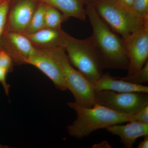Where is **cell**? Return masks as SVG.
Segmentation results:
<instances>
[{"label":"cell","mask_w":148,"mask_h":148,"mask_svg":"<svg viewBox=\"0 0 148 148\" xmlns=\"http://www.w3.org/2000/svg\"><path fill=\"white\" fill-rule=\"evenodd\" d=\"M95 103L120 113L134 114L148 105V93L116 92L102 90L95 92Z\"/></svg>","instance_id":"8992f818"},{"label":"cell","mask_w":148,"mask_h":148,"mask_svg":"<svg viewBox=\"0 0 148 148\" xmlns=\"http://www.w3.org/2000/svg\"><path fill=\"white\" fill-rule=\"evenodd\" d=\"M123 39L129 60L127 76L131 75L142 69L148 61V22Z\"/></svg>","instance_id":"52a82bcc"},{"label":"cell","mask_w":148,"mask_h":148,"mask_svg":"<svg viewBox=\"0 0 148 148\" xmlns=\"http://www.w3.org/2000/svg\"><path fill=\"white\" fill-rule=\"evenodd\" d=\"M13 60L10 56L4 49H0V67L8 73L11 72L13 68Z\"/></svg>","instance_id":"ffe728a7"},{"label":"cell","mask_w":148,"mask_h":148,"mask_svg":"<svg viewBox=\"0 0 148 148\" xmlns=\"http://www.w3.org/2000/svg\"><path fill=\"white\" fill-rule=\"evenodd\" d=\"M132 9L140 20L144 22L148 21V0H133Z\"/></svg>","instance_id":"ac0fdd59"},{"label":"cell","mask_w":148,"mask_h":148,"mask_svg":"<svg viewBox=\"0 0 148 148\" xmlns=\"http://www.w3.org/2000/svg\"><path fill=\"white\" fill-rule=\"evenodd\" d=\"M67 104L77 114L75 120L68 126V132L78 139L88 137L97 130L136 121L135 114L120 113L98 103L91 108L84 107L75 102H69Z\"/></svg>","instance_id":"7a4b0ae2"},{"label":"cell","mask_w":148,"mask_h":148,"mask_svg":"<svg viewBox=\"0 0 148 148\" xmlns=\"http://www.w3.org/2000/svg\"><path fill=\"white\" fill-rule=\"evenodd\" d=\"M106 129L111 134L119 136L124 147L127 148H132L138 138L148 135V123L138 121L129 122L125 125H114Z\"/></svg>","instance_id":"7c38bea8"},{"label":"cell","mask_w":148,"mask_h":148,"mask_svg":"<svg viewBox=\"0 0 148 148\" xmlns=\"http://www.w3.org/2000/svg\"><path fill=\"white\" fill-rule=\"evenodd\" d=\"M123 80L133 84L143 85L148 82V61L142 69L133 75L123 77H119Z\"/></svg>","instance_id":"e0dca14e"},{"label":"cell","mask_w":148,"mask_h":148,"mask_svg":"<svg viewBox=\"0 0 148 148\" xmlns=\"http://www.w3.org/2000/svg\"><path fill=\"white\" fill-rule=\"evenodd\" d=\"M57 9L65 16L73 17L85 21L86 14L84 0H38Z\"/></svg>","instance_id":"5bb4252c"},{"label":"cell","mask_w":148,"mask_h":148,"mask_svg":"<svg viewBox=\"0 0 148 148\" xmlns=\"http://www.w3.org/2000/svg\"><path fill=\"white\" fill-rule=\"evenodd\" d=\"M1 42L2 46L4 47L3 48L17 64H24L25 59L35 55L40 50L21 32L5 31Z\"/></svg>","instance_id":"ba28073f"},{"label":"cell","mask_w":148,"mask_h":148,"mask_svg":"<svg viewBox=\"0 0 148 148\" xmlns=\"http://www.w3.org/2000/svg\"><path fill=\"white\" fill-rule=\"evenodd\" d=\"M138 148H148V135L144 137V140L139 143L138 146Z\"/></svg>","instance_id":"cb8c5ba5"},{"label":"cell","mask_w":148,"mask_h":148,"mask_svg":"<svg viewBox=\"0 0 148 148\" xmlns=\"http://www.w3.org/2000/svg\"><path fill=\"white\" fill-rule=\"evenodd\" d=\"M10 7L5 31L23 33L30 23L39 2L38 0H15Z\"/></svg>","instance_id":"9c48e42d"},{"label":"cell","mask_w":148,"mask_h":148,"mask_svg":"<svg viewBox=\"0 0 148 148\" xmlns=\"http://www.w3.org/2000/svg\"><path fill=\"white\" fill-rule=\"evenodd\" d=\"M4 0H0V3H1Z\"/></svg>","instance_id":"4316f807"},{"label":"cell","mask_w":148,"mask_h":148,"mask_svg":"<svg viewBox=\"0 0 148 148\" xmlns=\"http://www.w3.org/2000/svg\"><path fill=\"white\" fill-rule=\"evenodd\" d=\"M11 0H4L0 3V49L2 47V38L6 25Z\"/></svg>","instance_id":"d6986e66"},{"label":"cell","mask_w":148,"mask_h":148,"mask_svg":"<svg viewBox=\"0 0 148 148\" xmlns=\"http://www.w3.org/2000/svg\"><path fill=\"white\" fill-rule=\"evenodd\" d=\"M94 92L109 90L116 92H142L148 93V87L144 85L133 84L119 77L111 76L108 73L103 74L93 84Z\"/></svg>","instance_id":"4fadbf2b"},{"label":"cell","mask_w":148,"mask_h":148,"mask_svg":"<svg viewBox=\"0 0 148 148\" xmlns=\"http://www.w3.org/2000/svg\"><path fill=\"white\" fill-rule=\"evenodd\" d=\"M89 2L101 19L123 38L148 22L141 21L117 0H90Z\"/></svg>","instance_id":"277c9868"},{"label":"cell","mask_w":148,"mask_h":148,"mask_svg":"<svg viewBox=\"0 0 148 148\" xmlns=\"http://www.w3.org/2000/svg\"><path fill=\"white\" fill-rule=\"evenodd\" d=\"M8 73L5 70L0 67V83L2 85L6 94L8 95L10 86L6 82V75Z\"/></svg>","instance_id":"7402d4cb"},{"label":"cell","mask_w":148,"mask_h":148,"mask_svg":"<svg viewBox=\"0 0 148 148\" xmlns=\"http://www.w3.org/2000/svg\"><path fill=\"white\" fill-rule=\"evenodd\" d=\"M24 34L37 49L41 50H48L65 48L69 34L61 28L54 29L45 27L33 34Z\"/></svg>","instance_id":"8fae6325"},{"label":"cell","mask_w":148,"mask_h":148,"mask_svg":"<svg viewBox=\"0 0 148 148\" xmlns=\"http://www.w3.org/2000/svg\"><path fill=\"white\" fill-rule=\"evenodd\" d=\"M64 49L71 64L92 85L103 75L101 56L91 36L82 40L68 34Z\"/></svg>","instance_id":"3957f363"},{"label":"cell","mask_w":148,"mask_h":148,"mask_svg":"<svg viewBox=\"0 0 148 148\" xmlns=\"http://www.w3.org/2000/svg\"><path fill=\"white\" fill-rule=\"evenodd\" d=\"M93 147L94 148H110L111 147V146L109 145L107 141H103L101 143L98 144H95L93 145Z\"/></svg>","instance_id":"d4e9b609"},{"label":"cell","mask_w":148,"mask_h":148,"mask_svg":"<svg viewBox=\"0 0 148 148\" xmlns=\"http://www.w3.org/2000/svg\"><path fill=\"white\" fill-rule=\"evenodd\" d=\"M68 18L57 9L45 3V23L46 28H61V24Z\"/></svg>","instance_id":"9a60e30c"},{"label":"cell","mask_w":148,"mask_h":148,"mask_svg":"<svg viewBox=\"0 0 148 148\" xmlns=\"http://www.w3.org/2000/svg\"><path fill=\"white\" fill-rule=\"evenodd\" d=\"M54 58L62 69L67 88L81 106L91 108L95 104L93 85L69 62L64 48L42 50Z\"/></svg>","instance_id":"5b68a950"},{"label":"cell","mask_w":148,"mask_h":148,"mask_svg":"<svg viewBox=\"0 0 148 148\" xmlns=\"http://www.w3.org/2000/svg\"><path fill=\"white\" fill-rule=\"evenodd\" d=\"M24 64H30L38 68L59 90L62 91L68 90L61 67L48 53L40 50L36 54L25 59Z\"/></svg>","instance_id":"30bf717a"},{"label":"cell","mask_w":148,"mask_h":148,"mask_svg":"<svg viewBox=\"0 0 148 148\" xmlns=\"http://www.w3.org/2000/svg\"><path fill=\"white\" fill-rule=\"evenodd\" d=\"M84 1H85V3L86 5V4H87V3L89 1H90V0H84Z\"/></svg>","instance_id":"484cf974"},{"label":"cell","mask_w":148,"mask_h":148,"mask_svg":"<svg viewBox=\"0 0 148 148\" xmlns=\"http://www.w3.org/2000/svg\"><path fill=\"white\" fill-rule=\"evenodd\" d=\"M45 3L39 2L30 23L23 34H29L45 28Z\"/></svg>","instance_id":"2e32d148"},{"label":"cell","mask_w":148,"mask_h":148,"mask_svg":"<svg viewBox=\"0 0 148 148\" xmlns=\"http://www.w3.org/2000/svg\"><path fill=\"white\" fill-rule=\"evenodd\" d=\"M85 9L92 27L91 37L101 56L103 69L127 70L129 60L123 39L101 19L90 2Z\"/></svg>","instance_id":"6da1fadb"},{"label":"cell","mask_w":148,"mask_h":148,"mask_svg":"<svg viewBox=\"0 0 148 148\" xmlns=\"http://www.w3.org/2000/svg\"><path fill=\"white\" fill-rule=\"evenodd\" d=\"M125 8L132 12V5L133 0H117Z\"/></svg>","instance_id":"603a6c76"},{"label":"cell","mask_w":148,"mask_h":148,"mask_svg":"<svg viewBox=\"0 0 148 148\" xmlns=\"http://www.w3.org/2000/svg\"><path fill=\"white\" fill-rule=\"evenodd\" d=\"M135 121L142 123H148V105L135 114Z\"/></svg>","instance_id":"44dd1931"}]
</instances>
